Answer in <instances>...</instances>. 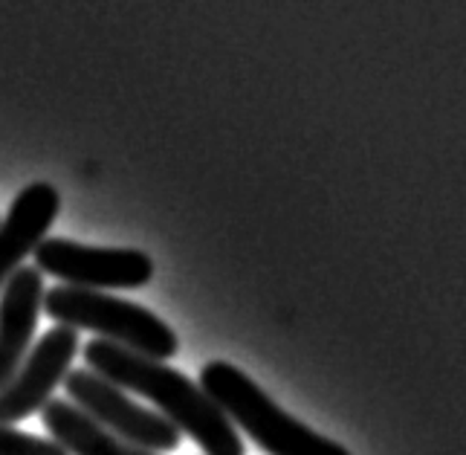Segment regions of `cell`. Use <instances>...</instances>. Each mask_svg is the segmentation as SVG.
I'll return each mask as SVG.
<instances>
[{"mask_svg": "<svg viewBox=\"0 0 466 455\" xmlns=\"http://www.w3.org/2000/svg\"><path fill=\"white\" fill-rule=\"evenodd\" d=\"M41 420L53 441L67 455H157L122 441L119 435L105 429L102 424L82 412L67 400H50L41 409Z\"/></svg>", "mask_w": 466, "mask_h": 455, "instance_id": "obj_9", "label": "cell"}, {"mask_svg": "<svg viewBox=\"0 0 466 455\" xmlns=\"http://www.w3.org/2000/svg\"><path fill=\"white\" fill-rule=\"evenodd\" d=\"M200 388L235 427L244 429L269 455H350L342 444L313 432L301 420L272 403L264 388L229 363H208L200 371Z\"/></svg>", "mask_w": 466, "mask_h": 455, "instance_id": "obj_2", "label": "cell"}, {"mask_svg": "<svg viewBox=\"0 0 466 455\" xmlns=\"http://www.w3.org/2000/svg\"><path fill=\"white\" fill-rule=\"evenodd\" d=\"M44 307V275L38 267H21L0 290V388L32 348L38 314Z\"/></svg>", "mask_w": 466, "mask_h": 455, "instance_id": "obj_8", "label": "cell"}, {"mask_svg": "<svg viewBox=\"0 0 466 455\" xmlns=\"http://www.w3.org/2000/svg\"><path fill=\"white\" fill-rule=\"evenodd\" d=\"M85 363L122 392L151 400L159 415L180 429V435L186 432L206 455H247L235 424L220 412V406L163 360L119 348L107 339H93L85 346Z\"/></svg>", "mask_w": 466, "mask_h": 455, "instance_id": "obj_1", "label": "cell"}, {"mask_svg": "<svg viewBox=\"0 0 466 455\" xmlns=\"http://www.w3.org/2000/svg\"><path fill=\"white\" fill-rule=\"evenodd\" d=\"M58 209L61 198L50 183H29L12 201L6 218L0 221V290L24 267V258L35 253L46 238Z\"/></svg>", "mask_w": 466, "mask_h": 455, "instance_id": "obj_7", "label": "cell"}, {"mask_svg": "<svg viewBox=\"0 0 466 455\" xmlns=\"http://www.w3.org/2000/svg\"><path fill=\"white\" fill-rule=\"evenodd\" d=\"M32 255L41 275H56L67 282V287L99 294L146 287L154 275V262L142 250L85 247L67 238H44Z\"/></svg>", "mask_w": 466, "mask_h": 455, "instance_id": "obj_5", "label": "cell"}, {"mask_svg": "<svg viewBox=\"0 0 466 455\" xmlns=\"http://www.w3.org/2000/svg\"><path fill=\"white\" fill-rule=\"evenodd\" d=\"M0 455H67L53 438L21 432L9 424H0Z\"/></svg>", "mask_w": 466, "mask_h": 455, "instance_id": "obj_10", "label": "cell"}, {"mask_svg": "<svg viewBox=\"0 0 466 455\" xmlns=\"http://www.w3.org/2000/svg\"><path fill=\"white\" fill-rule=\"evenodd\" d=\"M64 386H67V398L73 406L87 412L96 424L119 435L122 441L157 455L174 452L180 447V429L168 424L159 412L142 409L137 400L127 398V392H122L119 386L105 380L102 375H96V371L70 368Z\"/></svg>", "mask_w": 466, "mask_h": 455, "instance_id": "obj_4", "label": "cell"}, {"mask_svg": "<svg viewBox=\"0 0 466 455\" xmlns=\"http://www.w3.org/2000/svg\"><path fill=\"white\" fill-rule=\"evenodd\" d=\"M78 354V331L56 325L38 343H32L12 380L0 388V424H18L53 400V392L67 380Z\"/></svg>", "mask_w": 466, "mask_h": 455, "instance_id": "obj_6", "label": "cell"}, {"mask_svg": "<svg viewBox=\"0 0 466 455\" xmlns=\"http://www.w3.org/2000/svg\"><path fill=\"white\" fill-rule=\"evenodd\" d=\"M44 311L64 328L93 331L99 334V339L151 357V360L166 363L177 354V334L157 314L137 302L99 294V290L58 284L44 294Z\"/></svg>", "mask_w": 466, "mask_h": 455, "instance_id": "obj_3", "label": "cell"}]
</instances>
